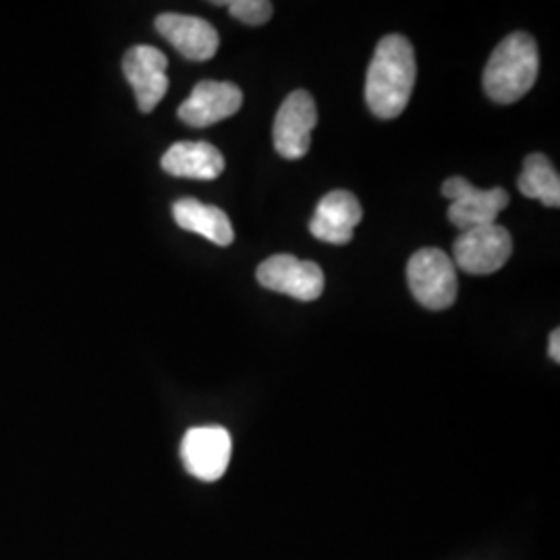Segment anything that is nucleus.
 I'll use <instances>...</instances> for the list:
<instances>
[{
	"label": "nucleus",
	"mask_w": 560,
	"mask_h": 560,
	"mask_svg": "<svg viewBox=\"0 0 560 560\" xmlns=\"http://www.w3.org/2000/svg\"><path fill=\"white\" fill-rule=\"evenodd\" d=\"M418 75L416 52L405 36L393 34L378 42L368 67L365 102L378 119H397L407 108Z\"/></svg>",
	"instance_id": "obj_1"
},
{
	"label": "nucleus",
	"mask_w": 560,
	"mask_h": 560,
	"mask_svg": "<svg viewBox=\"0 0 560 560\" xmlns=\"http://www.w3.org/2000/svg\"><path fill=\"white\" fill-rule=\"evenodd\" d=\"M538 71V44L529 34L515 32L497 46L488 60L483 69V90L490 101L513 104L536 85Z\"/></svg>",
	"instance_id": "obj_2"
},
{
	"label": "nucleus",
	"mask_w": 560,
	"mask_h": 560,
	"mask_svg": "<svg viewBox=\"0 0 560 560\" xmlns=\"http://www.w3.org/2000/svg\"><path fill=\"white\" fill-rule=\"evenodd\" d=\"M407 282L413 298L428 310L441 312L457 301V268L448 254L436 247H425L411 256Z\"/></svg>",
	"instance_id": "obj_3"
},
{
	"label": "nucleus",
	"mask_w": 560,
	"mask_h": 560,
	"mask_svg": "<svg viewBox=\"0 0 560 560\" xmlns=\"http://www.w3.org/2000/svg\"><path fill=\"white\" fill-rule=\"evenodd\" d=\"M513 254L511 233L501 224L463 231L453 245V264L467 275L486 277L499 272Z\"/></svg>",
	"instance_id": "obj_4"
},
{
	"label": "nucleus",
	"mask_w": 560,
	"mask_h": 560,
	"mask_svg": "<svg viewBox=\"0 0 560 560\" xmlns=\"http://www.w3.org/2000/svg\"><path fill=\"white\" fill-rule=\"evenodd\" d=\"M442 196L451 200L448 221L453 226H457L460 233L478 226L497 224V219L511 201L502 187L478 189L463 177L444 180Z\"/></svg>",
	"instance_id": "obj_5"
},
{
	"label": "nucleus",
	"mask_w": 560,
	"mask_h": 560,
	"mask_svg": "<svg viewBox=\"0 0 560 560\" xmlns=\"http://www.w3.org/2000/svg\"><path fill=\"white\" fill-rule=\"evenodd\" d=\"M318 122V108L310 92L295 90L280 104L275 119V148L282 159L300 161L312 145V131Z\"/></svg>",
	"instance_id": "obj_6"
},
{
	"label": "nucleus",
	"mask_w": 560,
	"mask_h": 560,
	"mask_svg": "<svg viewBox=\"0 0 560 560\" xmlns=\"http://www.w3.org/2000/svg\"><path fill=\"white\" fill-rule=\"evenodd\" d=\"M258 282L264 289L293 300L316 301L324 293V272L316 261L300 260L291 254H277L258 266Z\"/></svg>",
	"instance_id": "obj_7"
},
{
	"label": "nucleus",
	"mask_w": 560,
	"mask_h": 560,
	"mask_svg": "<svg viewBox=\"0 0 560 560\" xmlns=\"http://www.w3.org/2000/svg\"><path fill=\"white\" fill-rule=\"evenodd\" d=\"M233 441L221 425L191 428L180 442L185 469L201 481L221 480L231 463Z\"/></svg>",
	"instance_id": "obj_8"
},
{
	"label": "nucleus",
	"mask_w": 560,
	"mask_h": 560,
	"mask_svg": "<svg viewBox=\"0 0 560 560\" xmlns=\"http://www.w3.org/2000/svg\"><path fill=\"white\" fill-rule=\"evenodd\" d=\"M168 59L154 46H133L125 59L122 71L136 92V101L141 113H152L159 102L168 92V75H166Z\"/></svg>",
	"instance_id": "obj_9"
},
{
	"label": "nucleus",
	"mask_w": 560,
	"mask_h": 560,
	"mask_svg": "<svg viewBox=\"0 0 560 560\" xmlns=\"http://www.w3.org/2000/svg\"><path fill=\"white\" fill-rule=\"evenodd\" d=\"M243 92L231 81H200L179 106V119L189 127H210L240 113Z\"/></svg>",
	"instance_id": "obj_10"
},
{
	"label": "nucleus",
	"mask_w": 560,
	"mask_h": 560,
	"mask_svg": "<svg viewBox=\"0 0 560 560\" xmlns=\"http://www.w3.org/2000/svg\"><path fill=\"white\" fill-rule=\"evenodd\" d=\"M363 219L361 203L351 191L335 189L322 198L310 222V233L318 241L347 245Z\"/></svg>",
	"instance_id": "obj_11"
},
{
	"label": "nucleus",
	"mask_w": 560,
	"mask_h": 560,
	"mask_svg": "<svg viewBox=\"0 0 560 560\" xmlns=\"http://www.w3.org/2000/svg\"><path fill=\"white\" fill-rule=\"evenodd\" d=\"M156 30L185 59L210 60L221 46L214 25L194 15L164 13L156 20Z\"/></svg>",
	"instance_id": "obj_12"
},
{
	"label": "nucleus",
	"mask_w": 560,
	"mask_h": 560,
	"mask_svg": "<svg viewBox=\"0 0 560 560\" xmlns=\"http://www.w3.org/2000/svg\"><path fill=\"white\" fill-rule=\"evenodd\" d=\"M162 168L173 177L214 180L224 171V156L208 141H177L164 152Z\"/></svg>",
	"instance_id": "obj_13"
},
{
	"label": "nucleus",
	"mask_w": 560,
	"mask_h": 560,
	"mask_svg": "<svg viewBox=\"0 0 560 560\" xmlns=\"http://www.w3.org/2000/svg\"><path fill=\"white\" fill-rule=\"evenodd\" d=\"M173 217L183 231L198 233L214 245L229 247L235 241V231L229 217L217 206H208L194 198H185L173 206Z\"/></svg>",
	"instance_id": "obj_14"
},
{
	"label": "nucleus",
	"mask_w": 560,
	"mask_h": 560,
	"mask_svg": "<svg viewBox=\"0 0 560 560\" xmlns=\"http://www.w3.org/2000/svg\"><path fill=\"white\" fill-rule=\"evenodd\" d=\"M517 187L525 198L540 200L548 208L560 206L559 171L544 154H529L523 162Z\"/></svg>",
	"instance_id": "obj_15"
},
{
	"label": "nucleus",
	"mask_w": 560,
	"mask_h": 560,
	"mask_svg": "<svg viewBox=\"0 0 560 560\" xmlns=\"http://www.w3.org/2000/svg\"><path fill=\"white\" fill-rule=\"evenodd\" d=\"M217 7H229L231 15L235 20L243 21L247 25H264L266 21H270L275 7L272 2L266 0H233V2H224V0H217L212 2Z\"/></svg>",
	"instance_id": "obj_16"
},
{
	"label": "nucleus",
	"mask_w": 560,
	"mask_h": 560,
	"mask_svg": "<svg viewBox=\"0 0 560 560\" xmlns=\"http://www.w3.org/2000/svg\"><path fill=\"white\" fill-rule=\"evenodd\" d=\"M548 353L550 358L559 363L560 361V330L555 328L552 335H550V342H548Z\"/></svg>",
	"instance_id": "obj_17"
}]
</instances>
